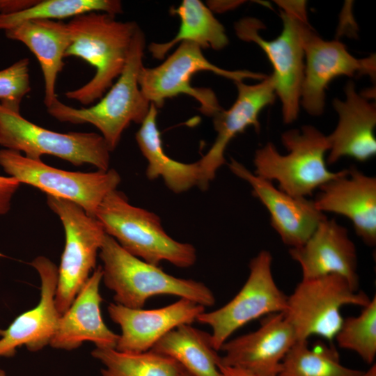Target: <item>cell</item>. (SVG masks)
Returning <instances> with one entry per match:
<instances>
[{
	"mask_svg": "<svg viewBox=\"0 0 376 376\" xmlns=\"http://www.w3.org/2000/svg\"><path fill=\"white\" fill-rule=\"evenodd\" d=\"M67 24L70 42L65 58H80L94 67L95 73L88 82L65 92V96L89 105L100 99L123 72L139 26L134 22L118 21L114 15L102 12L78 15Z\"/></svg>",
	"mask_w": 376,
	"mask_h": 376,
	"instance_id": "obj_1",
	"label": "cell"
},
{
	"mask_svg": "<svg viewBox=\"0 0 376 376\" xmlns=\"http://www.w3.org/2000/svg\"><path fill=\"white\" fill-rule=\"evenodd\" d=\"M280 8L283 28L273 40L259 33L263 28L258 19L246 17L238 21L235 29L239 38L258 45L270 61L276 95L280 99L283 120H296L300 109L301 91L304 73V43L313 29L309 23L305 1H275Z\"/></svg>",
	"mask_w": 376,
	"mask_h": 376,
	"instance_id": "obj_2",
	"label": "cell"
},
{
	"mask_svg": "<svg viewBox=\"0 0 376 376\" xmlns=\"http://www.w3.org/2000/svg\"><path fill=\"white\" fill-rule=\"evenodd\" d=\"M104 285L113 292L116 304L142 308L154 296L173 295L204 307L215 303L212 291L203 283L173 276L159 266L143 261L123 249L106 234L99 251Z\"/></svg>",
	"mask_w": 376,
	"mask_h": 376,
	"instance_id": "obj_3",
	"label": "cell"
},
{
	"mask_svg": "<svg viewBox=\"0 0 376 376\" xmlns=\"http://www.w3.org/2000/svg\"><path fill=\"white\" fill-rule=\"evenodd\" d=\"M145 36L138 26L132 40L125 68L116 82L98 102L86 108H75L58 99L47 108L61 122L89 123L100 132L111 151L131 123H140L148 113L150 103L141 91L138 76L143 65Z\"/></svg>",
	"mask_w": 376,
	"mask_h": 376,
	"instance_id": "obj_4",
	"label": "cell"
},
{
	"mask_svg": "<svg viewBox=\"0 0 376 376\" xmlns=\"http://www.w3.org/2000/svg\"><path fill=\"white\" fill-rule=\"evenodd\" d=\"M94 217L107 235L113 237L129 253L159 266L163 261L187 268L196 260V251L189 243L180 242L164 230L155 213L130 204L121 191L109 193Z\"/></svg>",
	"mask_w": 376,
	"mask_h": 376,
	"instance_id": "obj_5",
	"label": "cell"
},
{
	"mask_svg": "<svg viewBox=\"0 0 376 376\" xmlns=\"http://www.w3.org/2000/svg\"><path fill=\"white\" fill-rule=\"evenodd\" d=\"M288 150L281 155L271 142L256 151L254 173L278 182L279 189L297 197H306L344 170L329 171L325 155L329 150L328 136L312 125L292 129L281 135Z\"/></svg>",
	"mask_w": 376,
	"mask_h": 376,
	"instance_id": "obj_6",
	"label": "cell"
},
{
	"mask_svg": "<svg viewBox=\"0 0 376 376\" xmlns=\"http://www.w3.org/2000/svg\"><path fill=\"white\" fill-rule=\"evenodd\" d=\"M201 71L212 72L234 82L246 79L261 81L267 77L247 70L221 68L204 56L200 46L182 42L159 65L152 68L143 66L138 83L144 97L157 108L162 107L166 99L185 94L198 102L203 114L214 116L222 109L214 93L207 88L194 87L190 83L192 76Z\"/></svg>",
	"mask_w": 376,
	"mask_h": 376,
	"instance_id": "obj_7",
	"label": "cell"
},
{
	"mask_svg": "<svg viewBox=\"0 0 376 376\" xmlns=\"http://www.w3.org/2000/svg\"><path fill=\"white\" fill-rule=\"evenodd\" d=\"M0 146L23 152L24 156L35 160L49 155L77 166L88 164L97 170L109 169L111 150L100 134L49 130L1 105Z\"/></svg>",
	"mask_w": 376,
	"mask_h": 376,
	"instance_id": "obj_8",
	"label": "cell"
},
{
	"mask_svg": "<svg viewBox=\"0 0 376 376\" xmlns=\"http://www.w3.org/2000/svg\"><path fill=\"white\" fill-rule=\"evenodd\" d=\"M370 300L366 293L354 290L338 275L302 279L288 296L283 313L297 341L318 336L331 342L343 321L341 308L347 305L363 307Z\"/></svg>",
	"mask_w": 376,
	"mask_h": 376,
	"instance_id": "obj_9",
	"label": "cell"
},
{
	"mask_svg": "<svg viewBox=\"0 0 376 376\" xmlns=\"http://www.w3.org/2000/svg\"><path fill=\"white\" fill-rule=\"evenodd\" d=\"M47 203L61 220L65 236L55 295L56 307L61 315L95 269L106 233L95 217L72 201L47 195Z\"/></svg>",
	"mask_w": 376,
	"mask_h": 376,
	"instance_id": "obj_10",
	"label": "cell"
},
{
	"mask_svg": "<svg viewBox=\"0 0 376 376\" xmlns=\"http://www.w3.org/2000/svg\"><path fill=\"white\" fill-rule=\"evenodd\" d=\"M0 166L20 184L33 186L48 196L72 201L92 217L105 196L116 189L121 181L119 173L112 169L88 173L69 171L6 148L0 150Z\"/></svg>",
	"mask_w": 376,
	"mask_h": 376,
	"instance_id": "obj_11",
	"label": "cell"
},
{
	"mask_svg": "<svg viewBox=\"0 0 376 376\" xmlns=\"http://www.w3.org/2000/svg\"><path fill=\"white\" fill-rule=\"evenodd\" d=\"M272 263L268 251H260L250 261L249 276L238 293L221 308L197 318L196 321L212 328V345L217 352L244 325L285 310L288 296L274 281Z\"/></svg>",
	"mask_w": 376,
	"mask_h": 376,
	"instance_id": "obj_12",
	"label": "cell"
},
{
	"mask_svg": "<svg viewBox=\"0 0 376 376\" xmlns=\"http://www.w3.org/2000/svg\"><path fill=\"white\" fill-rule=\"evenodd\" d=\"M304 73L300 105L308 114L321 115L324 109L325 91L329 84L340 76L376 77L375 54L357 58L338 40H325L312 29L304 43Z\"/></svg>",
	"mask_w": 376,
	"mask_h": 376,
	"instance_id": "obj_13",
	"label": "cell"
},
{
	"mask_svg": "<svg viewBox=\"0 0 376 376\" xmlns=\"http://www.w3.org/2000/svg\"><path fill=\"white\" fill-rule=\"evenodd\" d=\"M235 84L237 98L228 109H222L213 116L216 139L207 153L197 161L201 173L198 187L203 190L214 178L217 170L226 163L225 150L231 140L249 127H253L258 132L260 113L272 104L276 96L271 75L255 84L243 81Z\"/></svg>",
	"mask_w": 376,
	"mask_h": 376,
	"instance_id": "obj_14",
	"label": "cell"
},
{
	"mask_svg": "<svg viewBox=\"0 0 376 376\" xmlns=\"http://www.w3.org/2000/svg\"><path fill=\"white\" fill-rule=\"evenodd\" d=\"M297 341L283 313L267 315L254 331L228 340L219 363L259 376H278L282 362Z\"/></svg>",
	"mask_w": 376,
	"mask_h": 376,
	"instance_id": "obj_15",
	"label": "cell"
},
{
	"mask_svg": "<svg viewBox=\"0 0 376 376\" xmlns=\"http://www.w3.org/2000/svg\"><path fill=\"white\" fill-rule=\"evenodd\" d=\"M228 167L235 175L249 184L254 196L268 210L272 226L283 242L290 248L303 245L327 218L317 209L313 200L293 196L281 191L271 181L256 175L235 159L230 160Z\"/></svg>",
	"mask_w": 376,
	"mask_h": 376,
	"instance_id": "obj_16",
	"label": "cell"
},
{
	"mask_svg": "<svg viewBox=\"0 0 376 376\" xmlns=\"http://www.w3.org/2000/svg\"><path fill=\"white\" fill-rule=\"evenodd\" d=\"M107 311L121 329L115 349L125 352H143L150 350L170 331L196 321L205 311V307L180 298L168 306L148 310L111 303Z\"/></svg>",
	"mask_w": 376,
	"mask_h": 376,
	"instance_id": "obj_17",
	"label": "cell"
},
{
	"mask_svg": "<svg viewBox=\"0 0 376 376\" xmlns=\"http://www.w3.org/2000/svg\"><path fill=\"white\" fill-rule=\"evenodd\" d=\"M31 265L40 276V301L18 315L6 329L0 330V358L15 356L22 346L38 352L49 345L61 317L55 304L58 267L42 256L36 257Z\"/></svg>",
	"mask_w": 376,
	"mask_h": 376,
	"instance_id": "obj_18",
	"label": "cell"
},
{
	"mask_svg": "<svg viewBox=\"0 0 376 376\" xmlns=\"http://www.w3.org/2000/svg\"><path fill=\"white\" fill-rule=\"evenodd\" d=\"M314 201L322 212L343 215L352 223L356 234L368 246L376 244V178L355 166L320 188Z\"/></svg>",
	"mask_w": 376,
	"mask_h": 376,
	"instance_id": "obj_19",
	"label": "cell"
},
{
	"mask_svg": "<svg viewBox=\"0 0 376 376\" xmlns=\"http://www.w3.org/2000/svg\"><path fill=\"white\" fill-rule=\"evenodd\" d=\"M289 253L301 267L302 279L338 275L358 290L356 246L335 219L325 218L303 245L290 248Z\"/></svg>",
	"mask_w": 376,
	"mask_h": 376,
	"instance_id": "obj_20",
	"label": "cell"
},
{
	"mask_svg": "<svg viewBox=\"0 0 376 376\" xmlns=\"http://www.w3.org/2000/svg\"><path fill=\"white\" fill-rule=\"evenodd\" d=\"M345 99L335 98L333 107L338 123L331 134L327 163L332 164L344 157L365 162L376 154L375 103L359 93L353 81L345 86Z\"/></svg>",
	"mask_w": 376,
	"mask_h": 376,
	"instance_id": "obj_21",
	"label": "cell"
},
{
	"mask_svg": "<svg viewBox=\"0 0 376 376\" xmlns=\"http://www.w3.org/2000/svg\"><path fill=\"white\" fill-rule=\"evenodd\" d=\"M102 279V267L99 266L93 270L70 308L61 315L49 344L52 347L69 351L89 341L97 348H116L119 335L108 328L101 315Z\"/></svg>",
	"mask_w": 376,
	"mask_h": 376,
	"instance_id": "obj_22",
	"label": "cell"
},
{
	"mask_svg": "<svg viewBox=\"0 0 376 376\" xmlns=\"http://www.w3.org/2000/svg\"><path fill=\"white\" fill-rule=\"evenodd\" d=\"M5 33L8 38L24 44L37 58L44 78V103L49 107L57 99L56 81L65 65L63 58L70 42L67 23L29 20L5 31Z\"/></svg>",
	"mask_w": 376,
	"mask_h": 376,
	"instance_id": "obj_23",
	"label": "cell"
},
{
	"mask_svg": "<svg viewBox=\"0 0 376 376\" xmlns=\"http://www.w3.org/2000/svg\"><path fill=\"white\" fill-rule=\"evenodd\" d=\"M157 116V108L150 104L148 113L136 134L137 144L148 162L147 177L150 180L161 177L167 187L175 194L198 187L201 173L198 162H180L164 152Z\"/></svg>",
	"mask_w": 376,
	"mask_h": 376,
	"instance_id": "obj_24",
	"label": "cell"
},
{
	"mask_svg": "<svg viewBox=\"0 0 376 376\" xmlns=\"http://www.w3.org/2000/svg\"><path fill=\"white\" fill-rule=\"evenodd\" d=\"M151 350L173 359L194 376H221L220 356L212 345L210 334L191 324L170 331Z\"/></svg>",
	"mask_w": 376,
	"mask_h": 376,
	"instance_id": "obj_25",
	"label": "cell"
},
{
	"mask_svg": "<svg viewBox=\"0 0 376 376\" xmlns=\"http://www.w3.org/2000/svg\"><path fill=\"white\" fill-rule=\"evenodd\" d=\"M180 19L178 32L166 42H152L149 50L152 56L162 59L175 45L182 42L195 43L202 48L219 50L228 44L224 26L214 16L210 8L200 0H184L171 10Z\"/></svg>",
	"mask_w": 376,
	"mask_h": 376,
	"instance_id": "obj_26",
	"label": "cell"
},
{
	"mask_svg": "<svg viewBox=\"0 0 376 376\" xmlns=\"http://www.w3.org/2000/svg\"><path fill=\"white\" fill-rule=\"evenodd\" d=\"M93 357L104 366L102 376H179L180 366L152 350L125 352L115 348H97Z\"/></svg>",
	"mask_w": 376,
	"mask_h": 376,
	"instance_id": "obj_27",
	"label": "cell"
},
{
	"mask_svg": "<svg viewBox=\"0 0 376 376\" xmlns=\"http://www.w3.org/2000/svg\"><path fill=\"white\" fill-rule=\"evenodd\" d=\"M91 12L116 16L123 12L122 3L118 0H37L33 6L22 11L0 14V30H8L29 20L58 21Z\"/></svg>",
	"mask_w": 376,
	"mask_h": 376,
	"instance_id": "obj_28",
	"label": "cell"
},
{
	"mask_svg": "<svg viewBox=\"0 0 376 376\" xmlns=\"http://www.w3.org/2000/svg\"><path fill=\"white\" fill-rule=\"evenodd\" d=\"M363 371L343 365L333 347L310 348L308 340H298L285 357L278 376H361Z\"/></svg>",
	"mask_w": 376,
	"mask_h": 376,
	"instance_id": "obj_29",
	"label": "cell"
},
{
	"mask_svg": "<svg viewBox=\"0 0 376 376\" xmlns=\"http://www.w3.org/2000/svg\"><path fill=\"white\" fill-rule=\"evenodd\" d=\"M339 347L357 354L368 364L376 357V296L357 316L343 318L335 338Z\"/></svg>",
	"mask_w": 376,
	"mask_h": 376,
	"instance_id": "obj_30",
	"label": "cell"
},
{
	"mask_svg": "<svg viewBox=\"0 0 376 376\" xmlns=\"http://www.w3.org/2000/svg\"><path fill=\"white\" fill-rule=\"evenodd\" d=\"M29 60L23 58L0 70V105L20 113L22 99L31 91Z\"/></svg>",
	"mask_w": 376,
	"mask_h": 376,
	"instance_id": "obj_31",
	"label": "cell"
},
{
	"mask_svg": "<svg viewBox=\"0 0 376 376\" xmlns=\"http://www.w3.org/2000/svg\"><path fill=\"white\" fill-rule=\"evenodd\" d=\"M19 185L20 182L17 179L0 175V215L9 212L12 199Z\"/></svg>",
	"mask_w": 376,
	"mask_h": 376,
	"instance_id": "obj_32",
	"label": "cell"
},
{
	"mask_svg": "<svg viewBox=\"0 0 376 376\" xmlns=\"http://www.w3.org/2000/svg\"><path fill=\"white\" fill-rule=\"evenodd\" d=\"M37 0H0V14L8 15L25 10Z\"/></svg>",
	"mask_w": 376,
	"mask_h": 376,
	"instance_id": "obj_33",
	"label": "cell"
},
{
	"mask_svg": "<svg viewBox=\"0 0 376 376\" xmlns=\"http://www.w3.org/2000/svg\"><path fill=\"white\" fill-rule=\"evenodd\" d=\"M218 366L221 376H259L245 370L225 366L220 363H219Z\"/></svg>",
	"mask_w": 376,
	"mask_h": 376,
	"instance_id": "obj_34",
	"label": "cell"
},
{
	"mask_svg": "<svg viewBox=\"0 0 376 376\" xmlns=\"http://www.w3.org/2000/svg\"><path fill=\"white\" fill-rule=\"evenodd\" d=\"M361 376H376V365L373 363L366 371L363 372Z\"/></svg>",
	"mask_w": 376,
	"mask_h": 376,
	"instance_id": "obj_35",
	"label": "cell"
},
{
	"mask_svg": "<svg viewBox=\"0 0 376 376\" xmlns=\"http://www.w3.org/2000/svg\"><path fill=\"white\" fill-rule=\"evenodd\" d=\"M179 376H194L189 372H187L186 370H185L183 368L180 366V375Z\"/></svg>",
	"mask_w": 376,
	"mask_h": 376,
	"instance_id": "obj_36",
	"label": "cell"
},
{
	"mask_svg": "<svg viewBox=\"0 0 376 376\" xmlns=\"http://www.w3.org/2000/svg\"><path fill=\"white\" fill-rule=\"evenodd\" d=\"M0 376H7L6 372L2 369H0Z\"/></svg>",
	"mask_w": 376,
	"mask_h": 376,
	"instance_id": "obj_37",
	"label": "cell"
}]
</instances>
